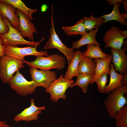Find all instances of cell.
<instances>
[{
  "mask_svg": "<svg viewBox=\"0 0 127 127\" xmlns=\"http://www.w3.org/2000/svg\"><path fill=\"white\" fill-rule=\"evenodd\" d=\"M122 46H123V48L127 50V40L123 41Z\"/></svg>",
  "mask_w": 127,
  "mask_h": 127,
  "instance_id": "36",
  "label": "cell"
},
{
  "mask_svg": "<svg viewBox=\"0 0 127 127\" xmlns=\"http://www.w3.org/2000/svg\"><path fill=\"white\" fill-rule=\"evenodd\" d=\"M16 13L19 19L18 30L24 38L28 37L34 41L33 33H38L34 24L28 16L17 9Z\"/></svg>",
  "mask_w": 127,
  "mask_h": 127,
  "instance_id": "10",
  "label": "cell"
},
{
  "mask_svg": "<svg viewBox=\"0 0 127 127\" xmlns=\"http://www.w3.org/2000/svg\"><path fill=\"white\" fill-rule=\"evenodd\" d=\"M34 101V98L32 99L30 101V106L15 116L14 120L15 122H17L22 121L29 122L37 120L38 119L39 114L41 112V110L45 109L46 107L45 106H36Z\"/></svg>",
  "mask_w": 127,
  "mask_h": 127,
  "instance_id": "12",
  "label": "cell"
},
{
  "mask_svg": "<svg viewBox=\"0 0 127 127\" xmlns=\"http://www.w3.org/2000/svg\"><path fill=\"white\" fill-rule=\"evenodd\" d=\"M121 4V2L114 4L113 10L111 13L108 14H103L101 16L104 19L103 23L105 24L108 21L114 20L119 22L122 25L127 26L126 22L127 19L123 18L119 12V8Z\"/></svg>",
  "mask_w": 127,
  "mask_h": 127,
  "instance_id": "19",
  "label": "cell"
},
{
  "mask_svg": "<svg viewBox=\"0 0 127 127\" xmlns=\"http://www.w3.org/2000/svg\"><path fill=\"white\" fill-rule=\"evenodd\" d=\"M62 28L67 36L77 35L81 36L87 33L82 19L78 20L74 25L70 27H62Z\"/></svg>",
  "mask_w": 127,
  "mask_h": 127,
  "instance_id": "25",
  "label": "cell"
},
{
  "mask_svg": "<svg viewBox=\"0 0 127 127\" xmlns=\"http://www.w3.org/2000/svg\"><path fill=\"white\" fill-rule=\"evenodd\" d=\"M122 3L123 4L125 12L127 13V0L123 1Z\"/></svg>",
  "mask_w": 127,
  "mask_h": 127,
  "instance_id": "32",
  "label": "cell"
},
{
  "mask_svg": "<svg viewBox=\"0 0 127 127\" xmlns=\"http://www.w3.org/2000/svg\"><path fill=\"white\" fill-rule=\"evenodd\" d=\"M52 5L51 23L50 30V35L44 48L46 50L53 48L58 49L66 56L69 65L73 59L74 52L72 48L67 47L63 43L56 32L53 18V8Z\"/></svg>",
  "mask_w": 127,
  "mask_h": 127,
  "instance_id": "5",
  "label": "cell"
},
{
  "mask_svg": "<svg viewBox=\"0 0 127 127\" xmlns=\"http://www.w3.org/2000/svg\"><path fill=\"white\" fill-rule=\"evenodd\" d=\"M107 75L103 74L98 78L95 81L97 84V88L98 91L102 93L104 92L107 87Z\"/></svg>",
  "mask_w": 127,
  "mask_h": 127,
  "instance_id": "27",
  "label": "cell"
},
{
  "mask_svg": "<svg viewBox=\"0 0 127 127\" xmlns=\"http://www.w3.org/2000/svg\"><path fill=\"white\" fill-rule=\"evenodd\" d=\"M2 17L9 28L8 31L7 33L0 34L2 45H9L12 46L17 47L19 45H27L37 47L40 45L41 42L44 39V37H43L41 40L38 42L25 40L22 36L20 31L14 28L7 19L2 16Z\"/></svg>",
  "mask_w": 127,
  "mask_h": 127,
  "instance_id": "3",
  "label": "cell"
},
{
  "mask_svg": "<svg viewBox=\"0 0 127 127\" xmlns=\"http://www.w3.org/2000/svg\"><path fill=\"white\" fill-rule=\"evenodd\" d=\"M83 24L86 31H91L98 28L103 24L104 19L101 16L96 18L94 17L91 12V16L84 17L82 19Z\"/></svg>",
  "mask_w": 127,
  "mask_h": 127,
  "instance_id": "24",
  "label": "cell"
},
{
  "mask_svg": "<svg viewBox=\"0 0 127 127\" xmlns=\"http://www.w3.org/2000/svg\"><path fill=\"white\" fill-rule=\"evenodd\" d=\"M84 57L83 53L80 50L76 51L74 52L73 59L68 65L67 70L64 76V79L71 80L73 77L76 76L79 73V64L81 59Z\"/></svg>",
  "mask_w": 127,
  "mask_h": 127,
  "instance_id": "16",
  "label": "cell"
},
{
  "mask_svg": "<svg viewBox=\"0 0 127 127\" xmlns=\"http://www.w3.org/2000/svg\"><path fill=\"white\" fill-rule=\"evenodd\" d=\"M9 84L10 87L17 94L23 96L33 94L36 88L40 87L34 81L27 80L19 70L16 71V74L13 76Z\"/></svg>",
  "mask_w": 127,
  "mask_h": 127,
  "instance_id": "6",
  "label": "cell"
},
{
  "mask_svg": "<svg viewBox=\"0 0 127 127\" xmlns=\"http://www.w3.org/2000/svg\"><path fill=\"white\" fill-rule=\"evenodd\" d=\"M120 31L122 36L125 38L127 37V31H122L120 30Z\"/></svg>",
  "mask_w": 127,
  "mask_h": 127,
  "instance_id": "33",
  "label": "cell"
},
{
  "mask_svg": "<svg viewBox=\"0 0 127 127\" xmlns=\"http://www.w3.org/2000/svg\"><path fill=\"white\" fill-rule=\"evenodd\" d=\"M0 127H15L10 126H9L8 125H5V126H0Z\"/></svg>",
  "mask_w": 127,
  "mask_h": 127,
  "instance_id": "38",
  "label": "cell"
},
{
  "mask_svg": "<svg viewBox=\"0 0 127 127\" xmlns=\"http://www.w3.org/2000/svg\"><path fill=\"white\" fill-rule=\"evenodd\" d=\"M105 1L108 2L109 5H112L118 2H122V0H106Z\"/></svg>",
  "mask_w": 127,
  "mask_h": 127,
  "instance_id": "31",
  "label": "cell"
},
{
  "mask_svg": "<svg viewBox=\"0 0 127 127\" xmlns=\"http://www.w3.org/2000/svg\"><path fill=\"white\" fill-rule=\"evenodd\" d=\"M0 2L7 3L18 9L28 16L31 20L33 19L32 16L33 13L36 12V9H31L27 7L21 0H0Z\"/></svg>",
  "mask_w": 127,
  "mask_h": 127,
  "instance_id": "22",
  "label": "cell"
},
{
  "mask_svg": "<svg viewBox=\"0 0 127 127\" xmlns=\"http://www.w3.org/2000/svg\"><path fill=\"white\" fill-rule=\"evenodd\" d=\"M22 61L4 56L0 57V79L4 84H9L14 74L24 67Z\"/></svg>",
  "mask_w": 127,
  "mask_h": 127,
  "instance_id": "4",
  "label": "cell"
},
{
  "mask_svg": "<svg viewBox=\"0 0 127 127\" xmlns=\"http://www.w3.org/2000/svg\"><path fill=\"white\" fill-rule=\"evenodd\" d=\"M9 30V28L3 19L0 14V34L7 33Z\"/></svg>",
  "mask_w": 127,
  "mask_h": 127,
  "instance_id": "28",
  "label": "cell"
},
{
  "mask_svg": "<svg viewBox=\"0 0 127 127\" xmlns=\"http://www.w3.org/2000/svg\"><path fill=\"white\" fill-rule=\"evenodd\" d=\"M110 65L111 67L110 81L104 92V93L107 94L115 88L123 86L121 82L123 75L117 73L114 69L113 64L111 63Z\"/></svg>",
  "mask_w": 127,
  "mask_h": 127,
  "instance_id": "18",
  "label": "cell"
},
{
  "mask_svg": "<svg viewBox=\"0 0 127 127\" xmlns=\"http://www.w3.org/2000/svg\"><path fill=\"white\" fill-rule=\"evenodd\" d=\"M47 6L46 4H43L41 7V11L42 12H45L47 9Z\"/></svg>",
  "mask_w": 127,
  "mask_h": 127,
  "instance_id": "34",
  "label": "cell"
},
{
  "mask_svg": "<svg viewBox=\"0 0 127 127\" xmlns=\"http://www.w3.org/2000/svg\"><path fill=\"white\" fill-rule=\"evenodd\" d=\"M84 57H87L92 59L100 58L102 59L107 58L110 55L105 53L101 50L100 44L95 45L93 44L88 45L87 50L83 52Z\"/></svg>",
  "mask_w": 127,
  "mask_h": 127,
  "instance_id": "21",
  "label": "cell"
},
{
  "mask_svg": "<svg viewBox=\"0 0 127 127\" xmlns=\"http://www.w3.org/2000/svg\"><path fill=\"white\" fill-rule=\"evenodd\" d=\"M127 94V85L111 90L104 100V104L109 116L114 119L117 112L127 103L124 96Z\"/></svg>",
  "mask_w": 127,
  "mask_h": 127,
  "instance_id": "1",
  "label": "cell"
},
{
  "mask_svg": "<svg viewBox=\"0 0 127 127\" xmlns=\"http://www.w3.org/2000/svg\"><path fill=\"white\" fill-rule=\"evenodd\" d=\"M112 59V56L111 54L107 58L105 59H94L93 61L96 64L95 73L89 84H93L96 80L103 74H110L111 69L110 65Z\"/></svg>",
  "mask_w": 127,
  "mask_h": 127,
  "instance_id": "15",
  "label": "cell"
},
{
  "mask_svg": "<svg viewBox=\"0 0 127 127\" xmlns=\"http://www.w3.org/2000/svg\"><path fill=\"white\" fill-rule=\"evenodd\" d=\"M23 62L30 67L43 70L55 69L61 70L65 67L66 60L63 56L56 53L48 55L46 57L37 56L35 60L33 61H29L25 60Z\"/></svg>",
  "mask_w": 127,
  "mask_h": 127,
  "instance_id": "2",
  "label": "cell"
},
{
  "mask_svg": "<svg viewBox=\"0 0 127 127\" xmlns=\"http://www.w3.org/2000/svg\"><path fill=\"white\" fill-rule=\"evenodd\" d=\"M123 77L121 82L123 86L127 85V73L123 74Z\"/></svg>",
  "mask_w": 127,
  "mask_h": 127,
  "instance_id": "30",
  "label": "cell"
},
{
  "mask_svg": "<svg viewBox=\"0 0 127 127\" xmlns=\"http://www.w3.org/2000/svg\"><path fill=\"white\" fill-rule=\"evenodd\" d=\"M125 38L121 35L118 27L112 26L107 30L104 35L103 40L105 44V47L120 49Z\"/></svg>",
  "mask_w": 127,
  "mask_h": 127,
  "instance_id": "11",
  "label": "cell"
},
{
  "mask_svg": "<svg viewBox=\"0 0 127 127\" xmlns=\"http://www.w3.org/2000/svg\"><path fill=\"white\" fill-rule=\"evenodd\" d=\"M74 82V80H69L64 79L61 74L45 91L50 94L51 100L54 102H57L60 99L65 100L67 98L65 94L66 91Z\"/></svg>",
  "mask_w": 127,
  "mask_h": 127,
  "instance_id": "7",
  "label": "cell"
},
{
  "mask_svg": "<svg viewBox=\"0 0 127 127\" xmlns=\"http://www.w3.org/2000/svg\"><path fill=\"white\" fill-rule=\"evenodd\" d=\"M96 66V63L92 59L87 57H84L81 59L79 64V73L94 75Z\"/></svg>",
  "mask_w": 127,
  "mask_h": 127,
  "instance_id": "20",
  "label": "cell"
},
{
  "mask_svg": "<svg viewBox=\"0 0 127 127\" xmlns=\"http://www.w3.org/2000/svg\"><path fill=\"white\" fill-rule=\"evenodd\" d=\"M94 75L79 73L76 76L77 79L76 82L71 85L70 87L72 88L75 85L78 86L81 88L82 92L86 93L88 90V85Z\"/></svg>",
  "mask_w": 127,
  "mask_h": 127,
  "instance_id": "23",
  "label": "cell"
},
{
  "mask_svg": "<svg viewBox=\"0 0 127 127\" xmlns=\"http://www.w3.org/2000/svg\"><path fill=\"white\" fill-rule=\"evenodd\" d=\"M16 8L7 3L0 2V14L7 19L12 26L18 30L19 18L16 13Z\"/></svg>",
  "mask_w": 127,
  "mask_h": 127,
  "instance_id": "14",
  "label": "cell"
},
{
  "mask_svg": "<svg viewBox=\"0 0 127 127\" xmlns=\"http://www.w3.org/2000/svg\"><path fill=\"white\" fill-rule=\"evenodd\" d=\"M4 51V55L14 58L23 61L25 60L24 57L29 55L36 56H48V54L47 51H37L36 47L30 46L24 48L14 47L9 45H5Z\"/></svg>",
  "mask_w": 127,
  "mask_h": 127,
  "instance_id": "8",
  "label": "cell"
},
{
  "mask_svg": "<svg viewBox=\"0 0 127 127\" xmlns=\"http://www.w3.org/2000/svg\"><path fill=\"white\" fill-rule=\"evenodd\" d=\"M98 30V28H96L82 35L81 38L79 40L72 42L71 48L73 49H78L86 44L98 45L99 43L96 40L95 36Z\"/></svg>",
  "mask_w": 127,
  "mask_h": 127,
  "instance_id": "17",
  "label": "cell"
},
{
  "mask_svg": "<svg viewBox=\"0 0 127 127\" xmlns=\"http://www.w3.org/2000/svg\"><path fill=\"white\" fill-rule=\"evenodd\" d=\"M7 125L6 121H0V126H5Z\"/></svg>",
  "mask_w": 127,
  "mask_h": 127,
  "instance_id": "35",
  "label": "cell"
},
{
  "mask_svg": "<svg viewBox=\"0 0 127 127\" xmlns=\"http://www.w3.org/2000/svg\"><path fill=\"white\" fill-rule=\"evenodd\" d=\"M5 47V45L4 46L2 45L0 37V57L4 56V51Z\"/></svg>",
  "mask_w": 127,
  "mask_h": 127,
  "instance_id": "29",
  "label": "cell"
},
{
  "mask_svg": "<svg viewBox=\"0 0 127 127\" xmlns=\"http://www.w3.org/2000/svg\"><path fill=\"white\" fill-rule=\"evenodd\" d=\"M127 50L124 48L119 50L111 49L112 56L111 61L115 66V70L119 72L120 74L127 73Z\"/></svg>",
  "mask_w": 127,
  "mask_h": 127,
  "instance_id": "13",
  "label": "cell"
},
{
  "mask_svg": "<svg viewBox=\"0 0 127 127\" xmlns=\"http://www.w3.org/2000/svg\"><path fill=\"white\" fill-rule=\"evenodd\" d=\"M121 14L123 18L126 19H127V14L122 12Z\"/></svg>",
  "mask_w": 127,
  "mask_h": 127,
  "instance_id": "37",
  "label": "cell"
},
{
  "mask_svg": "<svg viewBox=\"0 0 127 127\" xmlns=\"http://www.w3.org/2000/svg\"><path fill=\"white\" fill-rule=\"evenodd\" d=\"M114 118L116 127H127V105L117 112Z\"/></svg>",
  "mask_w": 127,
  "mask_h": 127,
  "instance_id": "26",
  "label": "cell"
},
{
  "mask_svg": "<svg viewBox=\"0 0 127 127\" xmlns=\"http://www.w3.org/2000/svg\"><path fill=\"white\" fill-rule=\"evenodd\" d=\"M29 72L32 80L46 89L48 88L52 82L57 79L56 73L50 70H39L36 68L31 67Z\"/></svg>",
  "mask_w": 127,
  "mask_h": 127,
  "instance_id": "9",
  "label": "cell"
}]
</instances>
